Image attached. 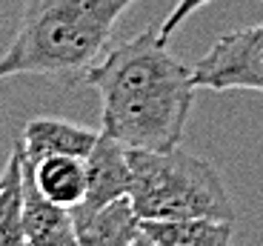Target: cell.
Returning <instances> with one entry per match:
<instances>
[{
	"mask_svg": "<svg viewBox=\"0 0 263 246\" xmlns=\"http://www.w3.org/2000/svg\"><path fill=\"white\" fill-rule=\"evenodd\" d=\"M100 94V132L138 152L180 146L195 106L192 69L180 63L149 26L109 49L83 74Z\"/></svg>",
	"mask_w": 263,
	"mask_h": 246,
	"instance_id": "1",
	"label": "cell"
},
{
	"mask_svg": "<svg viewBox=\"0 0 263 246\" xmlns=\"http://www.w3.org/2000/svg\"><path fill=\"white\" fill-rule=\"evenodd\" d=\"M138 0H23L20 26L0 54V80L46 74L72 80L109 52L112 29Z\"/></svg>",
	"mask_w": 263,
	"mask_h": 246,
	"instance_id": "2",
	"label": "cell"
},
{
	"mask_svg": "<svg viewBox=\"0 0 263 246\" xmlns=\"http://www.w3.org/2000/svg\"><path fill=\"white\" fill-rule=\"evenodd\" d=\"M129 200L140 220H235V206L223 178L206 158H197L180 146L169 152L129 149Z\"/></svg>",
	"mask_w": 263,
	"mask_h": 246,
	"instance_id": "3",
	"label": "cell"
},
{
	"mask_svg": "<svg viewBox=\"0 0 263 246\" xmlns=\"http://www.w3.org/2000/svg\"><path fill=\"white\" fill-rule=\"evenodd\" d=\"M195 89L263 94V23L226 32L192 66Z\"/></svg>",
	"mask_w": 263,
	"mask_h": 246,
	"instance_id": "4",
	"label": "cell"
},
{
	"mask_svg": "<svg viewBox=\"0 0 263 246\" xmlns=\"http://www.w3.org/2000/svg\"><path fill=\"white\" fill-rule=\"evenodd\" d=\"M129 189H132L129 149L120 140L100 132L92 155L86 158V198L72 215L74 218H89V215L129 198Z\"/></svg>",
	"mask_w": 263,
	"mask_h": 246,
	"instance_id": "5",
	"label": "cell"
},
{
	"mask_svg": "<svg viewBox=\"0 0 263 246\" xmlns=\"http://www.w3.org/2000/svg\"><path fill=\"white\" fill-rule=\"evenodd\" d=\"M100 132L89 126H78L72 120H60V118H32L26 120V126L20 132L26 158L32 163L49 158H89L98 143Z\"/></svg>",
	"mask_w": 263,
	"mask_h": 246,
	"instance_id": "6",
	"label": "cell"
},
{
	"mask_svg": "<svg viewBox=\"0 0 263 246\" xmlns=\"http://www.w3.org/2000/svg\"><path fill=\"white\" fill-rule=\"evenodd\" d=\"M23 226L29 246H80L72 209L58 206L40 192L29 160L23 163Z\"/></svg>",
	"mask_w": 263,
	"mask_h": 246,
	"instance_id": "7",
	"label": "cell"
},
{
	"mask_svg": "<svg viewBox=\"0 0 263 246\" xmlns=\"http://www.w3.org/2000/svg\"><path fill=\"white\" fill-rule=\"evenodd\" d=\"M80 246H135L140 238V218L123 198L89 218H74Z\"/></svg>",
	"mask_w": 263,
	"mask_h": 246,
	"instance_id": "8",
	"label": "cell"
},
{
	"mask_svg": "<svg viewBox=\"0 0 263 246\" xmlns=\"http://www.w3.org/2000/svg\"><path fill=\"white\" fill-rule=\"evenodd\" d=\"M23 140L12 143L6 166L0 172V246H29L23 226Z\"/></svg>",
	"mask_w": 263,
	"mask_h": 246,
	"instance_id": "9",
	"label": "cell"
},
{
	"mask_svg": "<svg viewBox=\"0 0 263 246\" xmlns=\"http://www.w3.org/2000/svg\"><path fill=\"white\" fill-rule=\"evenodd\" d=\"M140 229L158 246H229L232 220L180 218V220H140Z\"/></svg>",
	"mask_w": 263,
	"mask_h": 246,
	"instance_id": "10",
	"label": "cell"
},
{
	"mask_svg": "<svg viewBox=\"0 0 263 246\" xmlns=\"http://www.w3.org/2000/svg\"><path fill=\"white\" fill-rule=\"evenodd\" d=\"M29 160V158H26ZM32 178L37 189L52 203L63 209H78L86 198V160L83 158H49L32 163Z\"/></svg>",
	"mask_w": 263,
	"mask_h": 246,
	"instance_id": "11",
	"label": "cell"
},
{
	"mask_svg": "<svg viewBox=\"0 0 263 246\" xmlns=\"http://www.w3.org/2000/svg\"><path fill=\"white\" fill-rule=\"evenodd\" d=\"M209 3H217V0H178V3L172 6V12L163 17V23L158 26V37L163 40V43H169L172 34L178 32V29L183 26V23H186V20H189L195 12H197V9L209 6Z\"/></svg>",
	"mask_w": 263,
	"mask_h": 246,
	"instance_id": "12",
	"label": "cell"
},
{
	"mask_svg": "<svg viewBox=\"0 0 263 246\" xmlns=\"http://www.w3.org/2000/svg\"><path fill=\"white\" fill-rule=\"evenodd\" d=\"M135 246H158V243H155V240H149L143 235V229H140V238H138V243H135Z\"/></svg>",
	"mask_w": 263,
	"mask_h": 246,
	"instance_id": "13",
	"label": "cell"
}]
</instances>
